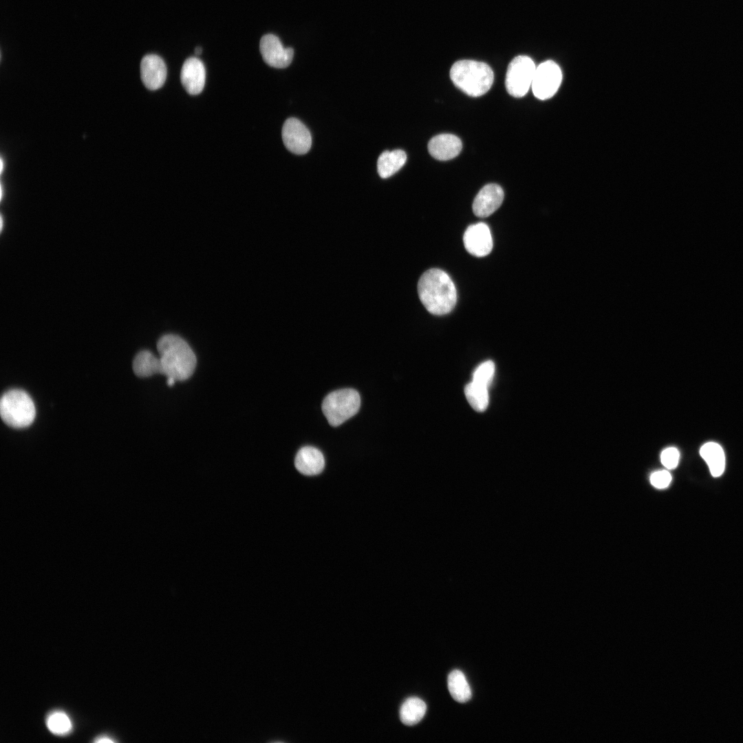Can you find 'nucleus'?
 Masks as SVG:
<instances>
[{"label":"nucleus","instance_id":"6","mask_svg":"<svg viewBox=\"0 0 743 743\" xmlns=\"http://www.w3.org/2000/svg\"><path fill=\"white\" fill-rule=\"evenodd\" d=\"M536 66L528 56H517L509 63L505 79V85L510 95L521 98L526 94L530 86Z\"/></svg>","mask_w":743,"mask_h":743},{"label":"nucleus","instance_id":"12","mask_svg":"<svg viewBox=\"0 0 743 743\" xmlns=\"http://www.w3.org/2000/svg\"><path fill=\"white\" fill-rule=\"evenodd\" d=\"M166 74V64L160 56L147 54L142 58L140 63V75L142 81L147 89L156 90L162 87Z\"/></svg>","mask_w":743,"mask_h":743},{"label":"nucleus","instance_id":"15","mask_svg":"<svg viewBox=\"0 0 743 743\" xmlns=\"http://www.w3.org/2000/svg\"><path fill=\"white\" fill-rule=\"evenodd\" d=\"M294 466L298 471L305 475H314L324 469L325 460L323 453L316 448L306 446L297 452Z\"/></svg>","mask_w":743,"mask_h":743},{"label":"nucleus","instance_id":"3","mask_svg":"<svg viewBox=\"0 0 743 743\" xmlns=\"http://www.w3.org/2000/svg\"><path fill=\"white\" fill-rule=\"evenodd\" d=\"M450 77L458 89L472 97L486 94L494 80L493 72L488 65L473 60L455 62L451 68Z\"/></svg>","mask_w":743,"mask_h":743},{"label":"nucleus","instance_id":"27","mask_svg":"<svg viewBox=\"0 0 743 743\" xmlns=\"http://www.w3.org/2000/svg\"><path fill=\"white\" fill-rule=\"evenodd\" d=\"M175 381L176 380L173 378H167L166 383L169 386H173L175 384Z\"/></svg>","mask_w":743,"mask_h":743},{"label":"nucleus","instance_id":"2","mask_svg":"<svg viewBox=\"0 0 743 743\" xmlns=\"http://www.w3.org/2000/svg\"><path fill=\"white\" fill-rule=\"evenodd\" d=\"M161 374L177 380L190 378L196 367L197 359L189 345L175 334H165L158 340Z\"/></svg>","mask_w":743,"mask_h":743},{"label":"nucleus","instance_id":"22","mask_svg":"<svg viewBox=\"0 0 743 743\" xmlns=\"http://www.w3.org/2000/svg\"><path fill=\"white\" fill-rule=\"evenodd\" d=\"M48 729L54 734L63 735L70 732L72 722L67 715L60 711L51 713L46 719Z\"/></svg>","mask_w":743,"mask_h":743},{"label":"nucleus","instance_id":"1","mask_svg":"<svg viewBox=\"0 0 743 743\" xmlns=\"http://www.w3.org/2000/svg\"><path fill=\"white\" fill-rule=\"evenodd\" d=\"M418 293L427 311L435 315L449 313L457 302L454 283L438 268L429 269L422 274L418 283Z\"/></svg>","mask_w":743,"mask_h":743},{"label":"nucleus","instance_id":"21","mask_svg":"<svg viewBox=\"0 0 743 743\" xmlns=\"http://www.w3.org/2000/svg\"><path fill=\"white\" fill-rule=\"evenodd\" d=\"M464 394L469 403L476 411L486 410L489 402L488 387L471 381L466 385Z\"/></svg>","mask_w":743,"mask_h":743},{"label":"nucleus","instance_id":"4","mask_svg":"<svg viewBox=\"0 0 743 743\" xmlns=\"http://www.w3.org/2000/svg\"><path fill=\"white\" fill-rule=\"evenodd\" d=\"M0 415L2 420L13 428L30 426L36 416V409L31 397L21 389L6 392L0 400Z\"/></svg>","mask_w":743,"mask_h":743},{"label":"nucleus","instance_id":"29","mask_svg":"<svg viewBox=\"0 0 743 743\" xmlns=\"http://www.w3.org/2000/svg\"><path fill=\"white\" fill-rule=\"evenodd\" d=\"M3 159L1 158V169H0L1 173L3 172Z\"/></svg>","mask_w":743,"mask_h":743},{"label":"nucleus","instance_id":"13","mask_svg":"<svg viewBox=\"0 0 743 743\" xmlns=\"http://www.w3.org/2000/svg\"><path fill=\"white\" fill-rule=\"evenodd\" d=\"M180 80L185 90L191 95L200 94L205 85L206 69L197 57L188 58L183 63Z\"/></svg>","mask_w":743,"mask_h":743},{"label":"nucleus","instance_id":"14","mask_svg":"<svg viewBox=\"0 0 743 743\" xmlns=\"http://www.w3.org/2000/svg\"><path fill=\"white\" fill-rule=\"evenodd\" d=\"M461 140L451 133H442L433 137L428 143L431 155L438 160H449L455 158L461 151Z\"/></svg>","mask_w":743,"mask_h":743},{"label":"nucleus","instance_id":"7","mask_svg":"<svg viewBox=\"0 0 743 743\" xmlns=\"http://www.w3.org/2000/svg\"><path fill=\"white\" fill-rule=\"evenodd\" d=\"M561 81L559 66L550 60L544 61L536 67L531 85L533 94L540 100L550 98L559 89Z\"/></svg>","mask_w":743,"mask_h":743},{"label":"nucleus","instance_id":"18","mask_svg":"<svg viewBox=\"0 0 743 743\" xmlns=\"http://www.w3.org/2000/svg\"><path fill=\"white\" fill-rule=\"evenodd\" d=\"M132 367L134 374L141 378L161 374L162 372L160 358L148 350L141 351L136 354Z\"/></svg>","mask_w":743,"mask_h":743},{"label":"nucleus","instance_id":"28","mask_svg":"<svg viewBox=\"0 0 743 743\" xmlns=\"http://www.w3.org/2000/svg\"><path fill=\"white\" fill-rule=\"evenodd\" d=\"M202 48L201 47H195V54H196L197 55H199V54H200L202 53Z\"/></svg>","mask_w":743,"mask_h":743},{"label":"nucleus","instance_id":"30","mask_svg":"<svg viewBox=\"0 0 743 743\" xmlns=\"http://www.w3.org/2000/svg\"><path fill=\"white\" fill-rule=\"evenodd\" d=\"M3 228V217H1V230Z\"/></svg>","mask_w":743,"mask_h":743},{"label":"nucleus","instance_id":"16","mask_svg":"<svg viewBox=\"0 0 743 743\" xmlns=\"http://www.w3.org/2000/svg\"><path fill=\"white\" fill-rule=\"evenodd\" d=\"M407 160L406 153L401 149L385 151L378 157L377 170L382 178H387L398 171Z\"/></svg>","mask_w":743,"mask_h":743},{"label":"nucleus","instance_id":"11","mask_svg":"<svg viewBox=\"0 0 743 743\" xmlns=\"http://www.w3.org/2000/svg\"><path fill=\"white\" fill-rule=\"evenodd\" d=\"M504 191L497 184H488L478 192L473 202V212L479 217H486L493 213L502 204Z\"/></svg>","mask_w":743,"mask_h":743},{"label":"nucleus","instance_id":"8","mask_svg":"<svg viewBox=\"0 0 743 743\" xmlns=\"http://www.w3.org/2000/svg\"><path fill=\"white\" fill-rule=\"evenodd\" d=\"M282 140L286 149L297 155L309 151L312 136L308 128L295 118L287 119L282 127Z\"/></svg>","mask_w":743,"mask_h":743},{"label":"nucleus","instance_id":"10","mask_svg":"<svg viewBox=\"0 0 743 743\" xmlns=\"http://www.w3.org/2000/svg\"><path fill=\"white\" fill-rule=\"evenodd\" d=\"M463 241L466 250L477 257L486 256L493 248L490 228L484 222L470 225L464 233Z\"/></svg>","mask_w":743,"mask_h":743},{"label":"nucleus","instance_id":"24","mask_svg":"<svg viewBox=\"0 0 743 743\" xmlns=\"http://www.w3.org/2000/svg\"><path fill=\"white\" fill-rule=\"evenodd\" d=\"M680 453L675 447H669L663 451L660 455L662 464L669 469L676 468L678 464Z\"/></svg>","mask_w":743,"mask_h":743},{"label":"nucleus","instance_id":"26","mask_svg":"<svg viewBox=\"0 0 743 743\" xmlns=\"http://www.w3.org/2000/svg\"><path fill=\"white\" fill-rule=\"evenodd\" d=\"M96 742H114V741L108 737H101L95 740Z\"/></svg>","mask_w":743,"mask_h":743},{"label":"nucleus","instance_id":"23","mask_svg":"<svg viewBox=\"0 0 743 743\" xmlns=\"http://www.w3.org/2000/svg\"><path fill=\"white\" fill-rule=\"evenodd\" d=\"M495 371L494 363L491 360H486L475 369L473 374L472 381L488 388L493 381Z\"/></svg>","mask_w":743,"mask_h":743},{"label":"nucleus","instance_id":"17","mask_svg":"<svg viewBox=\"0 0 743 743\" xmlns=\"http://www.w3.org/2000/svg\"><path fill=\"white\" fill-rule=\"evenodd\" d=\"M700 454L707 462L713 477L720 476L725 469V455L722 446L714 442H707L702 446Z\"/></svg>","mask_w":743,"mask_h":743},{"label":"nucleus","instance_id":"9","mask_svg":"<svg viewBox=\"0 0 743 743\" xmlns=\"http://www.w3.org/2000/svg\"><path fill=\"white\" fill-rule=\"evenodd\" d=\"M259 50L264 62L275 68L288 67L294 55L293 49L284 47L279 39L272 34H267L261 37Z\"/></svg>","mask_w":743,"mask_h":743},{"label":"nucleus","instance_id":"25","mask_svg":"<svg viewBox=\"0 0 743 743\" xmlns=\"http://www.w3.org/2000/svg\"><path fill=\"white\" fill-rule=\"evenodd\" d=\"M671 481V475L667 471H658L650 476L651 484L657 488H667Z\"/></svg>","mask_w":743,"mask_h":743},{"label":"nucleus","instance_id":"31","mask_svg":"<svg viewBox=\"0 0 743 743\" xmlns=\"http://www.w3.org/2000/svg\"><path fill=\"white\" fill-rule=\"evenodd\" d=\"M2 194H3V190H2V186H1V199H2Z\"/></svg>","mask_w":743,"mask_h":743},{"label":"nucleus","instance_id":"19","mask_svg":"<svg viewBox=\"0 0 743 743\" xmlns=\"http://www.w3.org/2000/svg\"><path fill=\"white\" fill-rule=\"evenodd\" d=\"M426 710L427 705L422 700L417 697L409 698L400 707V720L405 725H415L423 718Z\"/></svg>","mask_w":743,"mask_h":743},{"label":"nucleus","instance_id":"20","mask_svg":"<svg viewBox=\"0 0 743 743\" xmlns=\"http://www.w3.org/2000/svg\"><path fill=\"white\" fill-rule=\"evenodd\" d=\"M447 684L449 693L455 701L464 703L471 699L472 693L470 686L461 671H451L448 676Z\"/></svg>","mask_w":743,"mask_h":743},{"label":"nucleus","instance_id":"5","mask_svg":"<svg viewBox=\"0 0 743 743\" xmlns=\"http://www.w3.org/2000/svg\"><path fill=\"white\" fill-rule=\"evenodd\" d=\"M360 406V398L353 389H342L329 394L322 403V411L329 424L337 427L354 416Z\"/></svg>","mask_w":743,"mask_h":743}]
</instances>
